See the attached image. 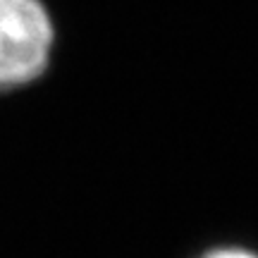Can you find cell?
<instances>
[{"label": "cell", "mask_w": 258, "mask_h": 258, "mask_svg": "<svg viewBox=\"0 0 258 258\" xmlns=\"http://www.w3.org/2000/svg\"><path fill=\"white\" fill-rule=\"evenodd\" d=\"M50 48L53 24L41 0H0V91L34 82Z\"/></svg>", "instance_id": "cell-1"}, {"label": "cell", "mask_w": 258, "mask_h": 258, "mask_svg": "<svg viewBox=\"0 0 258 258\" xmlns=\"http://www.w3.org/2000/svg\"><path fill=\"white\" fill-rule=\"evenodd\" d=\"M203 258H258L249 251H241V249H220V251H211L208 256Z\"/></svg>", "instance_id": "cell-2"}]
</instances>
